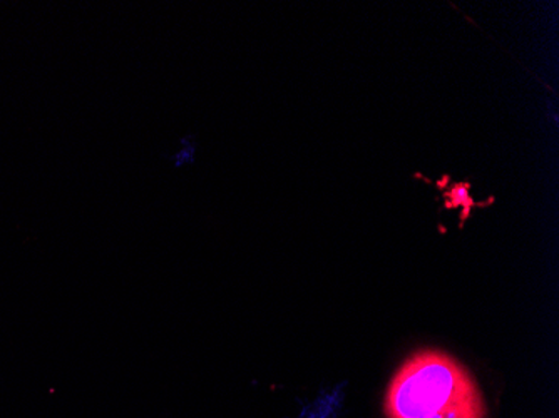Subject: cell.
Wrapping results in <instances>:
<instances>
[{
    "instance_id": "6da1fadb",
    "label": "cell",
    "mask_w": 559,
    "mask_h": 418,
    "mask_svg": "<svg viewBox=\"0 0 559 418\" xmlns=\"http://www.w3.org/2000/svg\"><path fill=\"white\" fill-rule=\"evenodd\" d=\"M388 418H486L479 386L466 367L438 350L417 351L385 394Z\"/></svg>"
},
{
    "instance_id": "7a4b0ae2",
    "label": "cell",
    "mask_w": 559,
    "mask_h": 418,
    "mask_svg": "<svg viewBox=\"0 0 559 418\" xmlns=\"http://www.w3.org/2000/svg\"><path fill=\"white\" fill-rule=\"evenodd\" d=\"M190 156V150H187V147H183V150L180 151V153L176 154L175 156V163H183L185 159Z\"/></svg>"
}]
</instances>
